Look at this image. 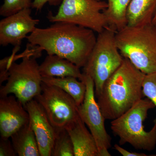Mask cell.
<instances>
[{"label":"cell","mask_w":156,"mask_h":156,"mask_svg":"<svg viewBox=\"0 0 156 156\" xmlns=\"http://www.w3.org/2000/svg\"><path fill=\"white\" fill-rule=\"evenodd\" d=\"M114 148L117 151L119 152L120 154L123 156H147V155L144 153H138V152H132L129 151L128 150L125 149L123 148L120 147L119 144H115L114 145Z\"/></svg>","instance_id":"24"},{"label":"cell","mask_w":156,"mask_h":156,"mask_svg":"<svg viewBox=\"0 0 156 156\" xmlns=\"http://www.w3.org/2000/svg\"><path fill=\"white\" fill-rule=\"evenodd\" d=\"M31 8L25 9L5 17L0 21V45H12L19 49L23 40L37 28L38 19L31 17Z\"/></svg>","instance_id":"10"},{"label":"cell","mask_w":156,"mask_h":156,"mask_svg":"<svg viewBox=\"0 0 156 156\" xmlns=\"http://www.w3.org/2000/svg\"><path fill=\"white\" fill-rule=\"evenodd\" d=\"M80 68L66 58L56 55H48L39 65L40 73L44 77L72 76L83 81L84 74Z\"/></svg>","instance_id":"14"},{"label":"cell","mask_w":156,"mask_h":156,"mask_svg":"<svg viewBox=\"0 0 156 156\" xmlns=\"http://www.w3.org/2000/svg\"><path fill=\"white\" fill-rule=\"evenodd\" d=\"M120 53L145 74L156 71V27L127 25L115 34Z\"/></svg>","instance_id":"3"},{"label":"cell","mask_w":156,"mask_h":156,"mask_svg":"<svg viewBox=\"0 0 156 156\" xmlns=\"http://www.w3.org/2000/svg\"><path fill=\"white\" fill-rule=\"evenodd\" d=\"M108 7L103 11L108 26L115 32L128 25L127 11L131 0H107Z\"/></svg>","instance_id":"18"},{"label":"cell","mask_w":156,"mask_h":156,"mask_svg":"<svg viewBox=\"0 0 156 156\" xmlns=\"http://www.w3.org/2000/svg\"><path fill=\"white\" fill-rule=\"evenodd\" d=\"M83 80L87 90L83 103L78 106L80 118L95 138L98 156H111L108 150L112 147V138L107 132L105 126L106 119L96 100L94 81L90 76L85 74Z\"/></svg>","instance_id":"9"},{"label":"cell","mask_w":156,"mask_h":156,"mask_svg":"<svg viewBox=\"0 0 156 156\" xmlns=\"http://www.w3.org/2000/svg\"><path fill=\"white\" fill-rule=\"evenodd\" d=\"M34 99L44 109L56 131L65 128L80 118L74 99L56 86L43 82L41 93Z\"/></svg>","instance_id":"8"},{"label":"cell","mask_w":156,"mask_h":156,"mask_svg":"<svg viewBox=\"0 0 156 156\" xmlns=\"http://www.w3.org/2000/svg\"><path fill=\"white\" fill-rule=\"evenodd\" d=\"M116 33L107 27L98 34L96 44L83 68V73L90 76L94 81L96 98L107 80L120 67L124 59L116 43Z\"/></svg>","instance_id":"5"},{"label":"cell","mask_w":156,"mask_h":156,"mask_svg":"<svg viewBox=\"0 0 156 156\" xmlns=\"http://www.w3.org/2000/svg\"><path fill=\"white\" fill-rule=\"evenodd\" d=\"M142 92L144 97L151 101L156 108V71L145 75L142 83ZM154 122L156 123V117Z\"/></svg>","instance_id":"21"},{"label":"cell","mask_w":156,"mask_h":156,"mask_svg":"<svg viewBox=\"0 0 156 156\" xmlns=\"http://www.w3.org/2000/svg\"><path fill=\"white\" fill-rule=\"evenodd\" d=\"M107 2L97 0H62L57 13L49 11L50 22H65L90 29L100 33L108 27L103 11Z\"/></svg>","instance_id":"7"},{"label":"cell","mask_w":156,"mask_h":156,"mask_svg":"<svg viewBox=\"0 0 156 156\" xmlns=\"http://www.w3.org/2000/svg\"><path fill=\"white\" fill-rule=\"evenodd\" d=\"M154 24V25H155V26L156 27V23H155V24Z\"/></svg>","instance_id":"26"},{"label":"cell","mask_w":156,"mask_h":156,"mask_svg":"<svg viewBox=\"0 0 156 156\" xmlns=\"http://www.w3.org/2000/svg\"><path fill=\"white\" fill-rule=\"evenodd\" d=\"M11 142L19 156H41L35 135L30 123L11 136Z\"/></svg>","instance_id":"16"},{"label":"cell","mask_w":156,"mask_h":156,"mask_svg":"<svg viewBox=\"0 0 156 156\" xmlns=\"http://www.w3.org/2000/svg\"><path fill=\"white\" fill-rule=\"evenodd\" d=\"M145 75L124 58L122 64L107 80L96 98L105 119H117L144 97L142 83Z\"/></svg>","instance_id":"2"},{"label":"cell","mask_w":156,"mask_h":156,"mask_svg":"<svg viewBox=\"0 0 156 156\" xmlns=\"http://www.w3.org/2000/svg\"><path fill=\"white\" fill-rule=\"evenodd\" d=\"M155 107L151 101L143 98L124 114L112 120L111 128L119 138L120 145L128 143L136 149L153 150L156 145V123L147 131L143 123L149 110Z\"/></svg>","instance_id":"4"},{"label":"cell","mask_w":156,"mask_h":156,"mask_svg":"<svg viewBox=\"0 0 156 156\" xmlns=\"http://www.w3.org/2000/svg\"><path fill=\"white\" fill-rule=\"evenodd\" d=\"M33 0H4L0 8V15L6 17L25 9L32 8Z\"/></svg>","instance_id":"20"},{"label":"cell","mask_w":156,"mask_h":156,"mask_svg":"<svg viewBox=\"0 0 156 156\" xmlns=\"http://www.w3.org/2000/svg\"><path fill=\"white\" fill-rule=\"evenodd\" d=\"M9 138H3L0 139V156H15L17 155L14 150L12 142Z\"/></svg>","instance_id":"22"},{"label":"cell","mask_w":156,"mask_h":156,"mask_svg":"<svg viewBox=\"0 0 156 156\" xmlns=\"http://www.w3.org/2000/svg\"><path fill=\"white\" fill-rule=\"evenodd\" d=\"M29 123V116L23 104L15 95H9L0 99L1 137L9 138Z\"/></svg>","instance_id":"12"},{"label":"cell","mask_w":156,"mask_h":156,"mask_svg":"<svg viewBox=\"0 0 156 156\" xmlns=\"http://www.w3.org/2000/svg\"><path fill=\"white\" fill-rule=\"evenodd\" d=\"M90 29L65 22H56L44 28H37L27 37L30 44L68 59L81 68L89 58L97 41Z\"/></svg>","instance_id":"1"},{"label":"cell","mask_w":156,"mask_h":156,"mask_svg":"<svg viewBox=\"0 0 156 156\" xmlns=\"http://www.w3.org/2000/svg\"><path fill=\"white\" fill-rule=\"evenodd\" d=\"M85 125L80 118L65 128L72 141L74 156H98L95 138Z\"/></svg>","instance_id":"13"},{"label":"cell","mask_w":156,"mask_h":156,"mask_svg":"<svg viewBox=\"0 0 156 156\" xmlns=\"http://www.w3.org/2000/svg\"><path fill=\"white\" fill-rule=\"evenodd\" d=\"M29 116L41 156H51L56 131L41 105L35 99L24 105Z\"/></svg>","instance_id":"11"},{"label":"cell","mask_w":156,"mask_h":156,"mask_svg":"<svg viewBox=\"0 0 156 156\" xmlns=\"http://www.w3.org/2000/svg\"><path fill=\"white\" fill-rule=\"evenodd\" d=\"M97 1H102V0H97Z\"/></svg>","instance_id":"27"},{"label":"cell","mask_w":156,"mask_h":156,"mask_svg":"<svg viewBox=\"0 0 156 156\" xmlns=\"http://www.w3.org/2000/svg\"><path fill=\"white\" fill-rule=\"evenodd\" d=\"M152 23H153V24H155V23H156V11L155 14L154 15Z\"/></svg>","instance_id":"25"},{"label":"cell","mask_w":156,"mask_h":156,"mask_svg":"<svg viewBox=\"0 0 156 156\" xmlns=\"http://www.w3.org/2000/svg\"><path fill=\"white\" fill-rule=\"evenodd\" d=\"M156 11V0H131L127 11V25L152 23Z\"/></svg>","instance_id":"15"},{"label":"cell","mask_w":156,"mask_h":156,"mask_svg":"<svg viewBox=\"0 0 156 156\" xmlns=\"http://www.w3.org/2000/svg\"><path fill=\"white\" fill-rule=\"evenodd\" d=\"M42 81L45 83L56 86L66 92L75 101L78 105L83 103L87 87L85 81L72 76L64 77H44Z\"/></svg>","instance_id":"17"},{"label":"cell","mask_w":156,"mask_h":156,"mask_svg":"<svg viewBox=\"0 0 156 156\" xmlns=\"http://www.w3.org/2000/svg\"><path fill=\"white\" fill-rule=\"evenodd\" d=\"M74 148L69 134L65 128L56 131L51 156H74Z\"/></svg>","instance_id":"19"},{"label":"cell","mask_w":156,"mask_h":156,"mask_svg":"<svg viewBox=\"0 0 156 156\" xmlns=\"http://www.w3.org/2000/svg\"><path fill=\"white\" fill-rule=\"evenodd\" d=\"M62 0H33L32 8L37 11H41L46 4L50 6L60 5Z\"/></svg>","instance_id":"23"},{"label":"cell","mask_w":156,"mask_h":156,"mask_svg":"<svg viewBox=\"0 0 156 156\" xmlns=\"http://www.w3.org/2000/svg\"><path fill=\"white\" fill-rule=\"evenodd\" d=\"M41 53L37 50L27 53L19 63L12 60L8 68L7 83L0 89L1 97L13 94L24 105L41 93L43 81L36 58Z\"/></svg>","instance_id":"6"}]
</instances>
